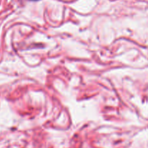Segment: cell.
<instances>
[{
  "label": "cell",
  "mask_w": 148,
  "mask_h": 148,
  "mask_svg": "<svg viewBox=\"0 0 148 148\" xmlns=\"http://www.w3.org/2000/svg\"><path fill=\"white\" fill-rule=\"evenodd\" d=\"M31 1H38V0H31Z\"/></svg>",
  "instance_id": "6da1fadb"
}]
</instances>
